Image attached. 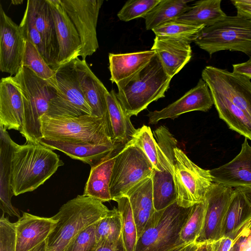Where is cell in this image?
I'll use <instances>...</instances> for the list:
<instances>
[{
	"label": "cell",
	"mask_w": 251,
	"mask_h": 251,
	"mask_svg": "<svg viewBox=\"0 0 251 251\" xmlns=\"http://www.w3.org/2000/svg\"><path fill=\"white\" fill-rule=\"evenodd\" d=\"M19 25L26 40L30 42L36 47L47 63V55L42 37L35 27L30 11L26 6Z\"/></svg>",
	"instance_id": "cell-41"
},
{
	"label": "cell",
	"mask_w": 251,
	"mask_h": 251,
	"mask_svg": "<svg viewBox=\"0 0 251 251\" xmlns=\"http://www.w3.org/2000/svg\"><path fill=\"white\" fill-rule=\"evenodd\" d=\"M23 1L22 0H13L11 1V3L13 4L17 5L22 3Z\"/></svg>",
	"instance_id": "cell-52"
},
{
	"label": "cell",
	"mask_w": 251,
	"mask_h": 251,
	"mask_svg": "<svg viewBox=\"0 0 251 251\" xmlns=\"http://www.w3.org/2000/svg\"><path fill=\"white\" fill-rule=\"evenodd\" d=\"M28 251H47V240Z\"/></svg>",
	"instance_id": "cell-49"
},
{
	"label": "cell",
	"mask_w": 251,
	"mask_h": 251,
	"mask_svg": "<svg viewBox=\"0 0 251 251\" xmlns=\"http://www.w3.org/2000/svg\"><path fill=\"white\" fill-rule=\"evenodd\" d=\"M221 0L197 1L175 21L205 26L214 25L227 15L221 9Z\"/></svg>",
	"instance_id": "cell-31"
},
{
	"label": "cell",
	"mask_w": 251,
	"mask_h": 251,
	"mask_svg": "<svg viewBox=\"0 0 251 251\" xmlns=\"http://www.w3.org/2000/svg\"><path fill=\"white\" fill-rule=\"evenodd\" d=\"M26 39L19 25L5 13L0 4V70L16 75L23 65Z\"/></svg>",
	"instance_id": "cell-14"
},
{
	"label": "cell",
	"mask_w": 251,
	"mask_h": 251,
	"mask_svg": "<svg viewBox=\"0 0 251 251\" xmlns=\"http://www.w3.org/2000/svg\"><path fill=\"white\" fill-rule=\"evenodd\" d=\"M106 102V121L110 136L114 143L125 145L130 140L137 129L132 124L131 117L125 111L114 90L107 93Z\"/></svg>",
	"instance_id": "cell-25"
},
{
	"label": "cell",
	"mask_w": 251,
	"mask_h": 251,
	"mask_svg": "<svg viewBox=\"0 0 251 251\" xmlns=\"http://www.w3.org/2000/svg\"><path fill=\"white\" fill-rule=\"evenodd\" d=\"M153 170L142 150L129 141L115 154L109 186L112 200L125 196L133 187L151 176Z\"/></svg>",
	"instance_id": "cell-8"
},
{
	"label": "cell",
	"mask_w": 251,
	"mask_h": 251,
	"mask_svg": "<svg viewBox=\"0 0 251 251\" xmlns=\"http://www.w3.org/2000/svg\"><path fill=\"white\" fill-rule=\"evenodd\" d=\"M26 6L42 37L47 55V64L55 70L58 46L55 24L48 0H28Z\"/></svg>",
	"instance_id": "cell-19"
},
{
	"label": "cell",
	"mask_w": 251,
	"mask_h": 251,
	"mask_svg": "<svg viewBox=\"0 0 251 251\" xmlns=\"http://www.w3.org/2000/svg\"><path fill=\"white\" fill-rule=\"evenodd\" d=\"M64 165L52 150L39 142L16 144L11 162V188L15 196L36 189Z\"/></svg>",
	"instance_id": "cell-1"
},
{
	"label": "cell",
	"mask_w": 251,
	"mask_h": 251,
	"mask_svg": "<svg viewBox=\"0 0 251 251\" xmlns=\"http://www.w3.org/2000/svg\"><path fill=\"white\" fill-rule=\"evenodd\" d=\"M96 251H126L124 243L122 234L120 239L116 242L98 243Z\"/></svg>",
	"instance_id": "cell-45"
},
{
	"label": "cell",
	"mask_w": 251,
	"mask_h": 251,
	"mask_svg": "<svg viewBox=\"0 0 251 251\" xmlns=\"http://www.w3.org/2000/svg\"><path fill=\"white\" fill-rule=\"evenodd\" d=\"M237 232L230 235L222 237L212 243V251H229L236 236Z\"/></svg>",
	"instance_id": "cell-44"
},
{
	"label": "cell",
	"mask_w": 251,
	"mask_h": 251,
	"mask_svg": "<svg viewBox=\"0 0 251 251\" xmlns=\"http://www.w3.org/2000/svg\"><path fill=\"white\" fill-rule=\"evenodd\" d=\"M16 144L7 130L0 126V208L3 214L20 218L18 209L11 202L14 195L11 186V162Z\"/></svg>",
	"instance_id": "cell-22"
},
{
	"label": "cell",
	"mask_w": 251,
	"mask_h": 251,
	"mask_svg": "<svg viewBox=\"0 0 251 251\" xmlns=\"http://www.w3.org/2000/svg\"><path fill=\"white\" fill-rule=\"evenodd\" d=\"M213 182L232 188H251V146L245 138L240 152L230 161L210 170Z\"/></svg>",
	"instance_id": "cell-17"
},
{
	"label": "cell",
	"mask_w": 251,
	"mask_h": 251,
	"mask_svg": "<svg viewBox=\"0 0 251 251\" xmlns=\"http://www.w3.org/2000/svg\"><path fill=\"white\" fill-rule=\"evenodd\" d=\"M210 90L219 118L229 129L251 141V117L219 93Z\"/></svg>",
	"instance_id": "cell-30"
},
{
	"label": "cell",
	"mask_w": 251,
	"mask_h": 251,
	"mask_svg": "<svg viewBox=\"0 0 251 251\" xmlns=\"http://www.w3.org/2000/svg\"><path fill=\"white\" fill-rule=\"evenodd\" d=\"M161 0H130L127 1L117 14L120 20L128 22L144 18Z\"/></svg>",
	"instance_id": "cell-39"
},
{
	"label": "cell",
	"mask_w": 251,
	"mask_h": 251,
	"mask_svg": "<svg viewBox=\"0 0 251 251\" xmlns=\"http://www.w3.org/2000/svg\"><path fill=\"white\" fill-rule=\"evenodd\" d=\"M173 178L177 203L189 208L202 202L213 183L209 170L201 168L192 162L178 147L174 149Z\"/></svg>",
	"instance_id": "cell-9"
},
{
	"label": "cell",
	"mask_w": 251,
	"mask_h": 251,
	"mask_svg": "<svg viewBox=\"0 0 251 251\" xmlns=\"http://www.w3.org/2000/svg\"><path fill=\"white\" fill-rule=\"evenodd\" d=\"M231 2L236 9L237 16L251 21V5L242 3L240 0H231Z\"/></svg>",
	"instance_id": "cell-46"
},
{
	"label": "cell",
	"mask_w": 251,
	"mask_h": 251,
	"mask_svg": "<svg viewBox=\"0 0 251 251\" xmlns=\"http://www.w3.org/2000/svg\"><path fill=\"white\" fill-rule=\"evenodd\" d=\"M129 200L137 228V238L155 212L151 176L131 188L125 195Z\"/></svg>",
	"instance_id": "cell-29"
},
{
	"label": "cell",
	"mask_w": 251,
	"mask_h": 251,
	"mask_svg": "<svg viewBox=\"0 0 251 251\" xmlns=\"http://www.w3.org/2000/svg\"><path fill=\"white\" fill-rule=\"evenodd\" d=\"M233 72L243 75L251 79V62H245L232 65Z\"/></svg>",
	"instance_id": "cell-47"
},
{
	"label": "cell",
	"mask_w": 251,
	"mask_h": 251,
	"mask_svg": "<svg viewBox=\"0 0 251 251\" xmlns=\"http://www.w3.org/2000/svg\"><path fill=\"white\" fill-rule=\"evenodd\" d=\"M39 142L51 150L61 151L71 158L87 163L91 167L116 150L120 144L114 145L71 143L42 138Z\"/></svg>",
	"instance_id": "cell-24"
},
{
	"label": "cell",
	"mask_w": 251,
	"mask_h": 251,
	"mask_svg": "<svg viewBox=\"0 0 251 251\" xmlns=\"http://www.w3.org/2000/svg\"><path fill=\"white\" fill-rule=\"evenodd\" d=\"M194 43L211 56L225 50L241 51L251 57V21L239 16H226L204 27Z\"/></svg>",
	"instance_id": "cell-7"
},
{
	"label": "cell",
	"mask_w": 251,
	"mask_h": 251,
	"mask_svg": "<svg viewBox=\"0 0 251 251\" xmlns=\"http://www.w3.org/2000/svg\"><path fill=\"white\" fill-rule=\"evenodd\" d=\"M75 66L80 88L92 109V115L106 119V95L109 91L92 72L85 60L77 58L75 60Z\"/></svg>",
	"instance_id": "cell-21"
},
{
	"label": "cell",
	"mask_w": 251,
	"mask_h": 251,
	"mask_svg": "<svg viewBox=\"0 0 251 251\" xmlns=\"http://www.w3.org/2000/svg\"><path fill=\"white\" fill-rule=\"evenodd\" d=\"M79 35L81 50L79 56L85 60L99 48L96 27L103 0H60Z\"/></svg>",
	"instance_id": "cell-11"
},
{
	"label": "cell",
	"mask_w": 251,
	"mask_h": 251,
	"mask_svg": "<svg viewBox=\"0 0 251 251\" xmlns=\"http://www.w3.org/2000/svg\"><path fill=\"white\" fill-rule=\"evenodd\" d=\"M248 61H249L251 62V57H250V59H249V60H248Z\"/></svg>",
	"instance_id": "cell-54"
},
{
	"label": "cell",
	"mask_w": 251,
	"mask_h": 251,
	"mask_svg": "<svg viewBox=\"0 0 251 251\" xmlns=\"http://www.w3.org/2000/svg\"><path fill=\"white\" fill-rule=\"evenodd\" d=\"M191 208L181 207L176 201L155 211L137 238L134 251H168L186 244L181 241L179 235Z\"/></svg>",
	"instance_id": "cell-6"
},
{
	"label": "cell",
	"mask_w": 251,
	"mask_h": 251,
	"mask_svg": "<svg viewBox=\"0 0 251 251\" xmlns=\"http://www.w3.org/2000/svg\"><path fill=\"white\" fill-rule=\"evenodd\" d=\"M144 152L156 171H161L157 144L150 126L143 125L136 129L129 141Z\"/></svg>",
	"instance_id": "cell-37"
},
{
	"label": "cell",
	"mask_w": 251,
	"mask_h": 251,
	"mask_svg": "<svg viewBox=\"0 0 251 251\" xmlns=\"http://www.w3.org/2000/svg\"><path fill=\"white\" fill-rule=\"evenodd\" d=\"M214 105L210 90L206 83L200 78L195 87L182 97L160 110L149 112L150 124H156L161 120L175 119L180 115L194 111L206 112Z\"/></svg>",
	"instance_id": "cell-16"
},
{
	"label": "cell",
	"mask_w": 251,
	"mask_h": 251,
	"mask_svg": "<svg viewBox=\"0 0 251 251\" xmlns=\"http://www.w3.org/2000/svg\"><path fill=\"white\" fill-rule=\"evenodd\" d=\"M95 233L98 243L117 242L122 235V223L117 208H114L96 223Z\"/></svg>",
	"instance_id": "cell-36"
},
{
	"label": "cell",
	"mask_w": 251,
	"mask_h": 251,
	"mask_svg": "<svg viewBox=\"0 0 251 251\" xmlns=\"http://www.w3.org/2000/svg\"><path fill=\"white\" fill-rule=\"evenodd\" d=\"M15 223L16 251H28L47 239L57 221L23 212Z\"/></svg>",
	"instance_id": "cell-18"
},
{
	"label": "cell",
	"mask_w": 251,
	"mask_h": 251,
	"mask_svg": "<svg viewBox=\"0 0 251 251\" xmlns=\"http://www.w3.org/2000/svg\"><path fill=\"white\" fill-rule=\"evenodd\" d=\"M201 78L209 89L221 94L251 117V79L211 66L204 68Z\"/></svg>",
	"instance_id": "cell-12"
},
{
	"label": "cell",
	"mask_w": 251,
	"mask_h": 251,
	"mask_svg": "<svg viewBox=\"0 0 251 251\" xmlns=\"http://www.w3.org/2000/svg\"><path fill=\"white\" fill-rule=\"evenodd\" d=\"M251 219V188L233 189L222 226L221 238L230 235Z\"/></svg>",
	"instance_id": "cell-26"
},
{
	"label": "cell",
	"mask_w": 251,
	"mask_h": 251,
	"mask_svg": "<svg viewBox=\"0 0 251 251\" xmlns=\"http://www.w3.org/2000/svg\"><path fill=\"white\" fill-rule=\"evenodd\" d=\"M22 66L32 71L37 76L58 90L56 70L48 65L36 47L26 40Z\"/></svg>",
	"instance_id": "cell-34"
},
{
	"label": "cell",
	"mask_w": 251,
	"mask_h": 251,
	"mask_svg": "<svg viewBox=\"0 0 251 251\" xmlns=\"http://www.w3.org/2000/svg\"><path fill=\"white\" fill-rule=\"evenodd\" d=\"M187 0H161L144 18L147 30L176 20L189 8Z\"/></svg>",
	"instance_id": "cell-32"
},
{
	"label": "cell",
	"mask_w": 251,
	"mask_h": 251,
	"mask_svg": "<svg viewBox=\"0 0 251 251\" xmlns=\"http://www.w3.org/2000/svg\"><path fill=\"white\" fill-rule=\"evenodd\" d=\"M240 1L242 3L251 5V0H240Z\"/></svg>",
	"instance_id": "cell-53"
},
{
	"label": "cell",
	"mask_w": 251,
	"mask_h": 251,
	"mask_svg": "<svg viewBox=\"0 0 251 251\" xmlns=\"http://www.w3.org/2000/svg\"><path fill=\"white\" fill-rule=\"evenodd\" d=\"M206 202L204 201L192 206L190 215L180 232V239L184 243L195 242L203 223Z\"/></svg>",
	"instance_id": "cell-38"
},
{
	"label": "cell",
	"mask_w": 251,
	"mask_h": 251,
	"mask_svg": "<svg viewBox=\"0 0 251 251\" xmlns=\"http://www.w3.org/2000/svg\"><path fill=\"white\" fill-rule=\"evenodd\" d=\"M197 251H212L211 244L204 243L199 244Z\"/></svg>",
	"instance_id": "cell-48"
},
{
	"label": "cell",
	"mask_w": 251,
	"mask_h": 251,
	"mask_svg": "<svg viewBox=\"0 0 251 251\" xmlns=\"http://www.w3.org/2000/svg\"><path fill=\"white\" fill-rule=\"evenodd\" d=\"M43 138L71 143L114 145L105 118L85 115L79 117L41 118Z\"/></svg>",
	"instance_id": "cell-5"
},
{
	"label": "cell",
	"mask_w": 251,
	"mask_h": 251,
	"mask_svg": "<svg viewBox=\"0 0 251 251\" xmlns=\"http://www.w3.org/2000/svg\"><path fill=\"white\" fill-rule=\"evenodd\" d=\"M24 104L21 92L12 76L0 81V126L5 130L21 131Z\"/></svg>",
	"instance_id": "cell-20"
},
{
	"label": "cell",
	"mask_w": 251,
	"mask_h": 251,
	"mask_svg": "<svg viewBox=\"0 0 251 251\" xmlns=\"http://www.w3.org/2000/svg\"><path fill=\"white\" fill-rule=\"evenodd\" d=\"M16 223H11L3 214L0 219V251H16Z\"/></svg>",
	"instance_id": "cell-42"
},
{
	"label": "cell",
	"mask_w": 251,
	"mask_h": 251,
	"mask_svg": "<svg viewBox=\"0 0 251 251\" xmlns=\"http://www.w3.org/2000/svg\"><path fill=\"white\" fill-rule=\"evenodd\" d=\"M199 245L193 242L187 245L182 251H197Z\"/></svg>",
	"instance_id": "cell-50"
},
{
	"label": "cell",
	"mask_w": 251,
	"mask_h": 251,
	"mask_svg": "<svg viewBox=\"0 0 251 251\" xmlns=\"http://www.w3.org/2000/svg\"><path fill=\"white\" fill-rule=\"evenodd\" d=\"M155 55V51L151 50L127 53H109L110 81L117 84L132 76L144 68Z\"/></svg>",
	"instance_id": "cell-28"
},
{
	"label": "cell",
	"mask_w": 251,
	"mask_h": 251,
	"mask_svg": "<svg viewBox=\"0 0 251 251\" xmlns=\"http://www.w3.org/2000/svg\"><path fill=\"white\" fill-rule=\"evenodd\" d=\"M151 50H154L166 74L172 77L190 61V44L155 36Z\"/></svg>",
	"instance_id": "cell-23"
},
{
	"label": "cell",
	"mask_w": 251,
	"mask_h": 251,
	"mask_svg": "<svg viewBox=\"0 0 251 251\" xmlns=\"http://www.w3.org/2000/svg\"><path fill=\"white\" fill-rule=\"evenodd\" d=\"M229 251H251V219L237 230Z\"/></svg>",
	"instance_id": "cell-43"
},
{
	"label": "cell",
	"mask_w": 251,
	"mask_h": 251,
	"mask_svg": "<svg viewBox=\"0 0 251 251\" xmlns=\"http://www.w3.org/2000/svg\"><path fill=\"white\" fill-rule=\"evenodd\" d=\"M12 77L23 100V122L20 132L25 138L26 143L38 142L43 138L41 118L47 113L57 90L23 66Z\"/></svg>",
	"instance_id": "cell-4"
},
{
	"label": "cell",
	"mask_w": 251,
	"mask_h": 251,
	"mask_svg": "<svg viewBox=\"0 0 251 251\" xmlns=\"http://www.w3.org/2000/svg\"><path fill=\"white\" fill-rule=\"evenodd\" d=\"M120 214L122 234L126 251H134L137 240L136 226L128 198L123 196L114 200Z\"/></svg>",
	"instance_id": "cell-35"
},
{
	"label": "cell",
	"mask_w": 251,
	"mask_h": 251,
	"mask_svg": "<svg viewBox=\"0 0 251 251\" xmlns=\"http://www.w3.org/2000/svg\"><path fill=\"white\" fill-rule=\"evenodd\" d=\"M204 27L174 20L164 23L152 31L155 36L190 44L194 42Z\"/></svg>",
	"instance_id": "cell-33"
},
{
	"label": "cell",
	"mask_w": 251,
	"mask_h": 251,
	"mask_svg": "<svg viewBox=\"0 0 251 251\" xmlns=\"http://www.w3.org/2000/svg\"><path fill=\"white\" fill-rule=\"evenodd\" d=\"M55 70L58 90L45 115L50 117L93 115L80 87L75 60Z\"/></svg>",
	"instance_id": "cell-10"
},
{
	"label": "cell",
	"mask_w": 251,
	"mask_h": 251,
	"mask_svg": "<svg viewBox=\"0 0 251 251\" xmlns=\"http://www.w3.org/2000/svg\"><path fill=\"white\" fill-rule=\"evenodd\" d=\"M55 24L58 46L56 69L78 58L81 50L77 31L60 0H48Z\"/></svg>",
	"instance_id": "cell-15"
},
{
	"label": "cell",
	"mask_w": 251,
	"mask_h": 251,
	"mask_svg": "<svg viewBox=\"0 0 251 251\" xmlns=\"http://www.w3.org/2000/svg\"><path fill=\"white\" fill-rule=\"evenodd\" d=\"M109 211L103 202L83 195L68 201L52 217L57 223L47 239V251H64L80 232Z\"/></svg>",
	"instance_id": "cell-3"
},
{
	"label": "cell",
	"mask_w": 251,
	"mask_h": 251,
	"mask_svg": "<svg viewBox=\"0 0 251 251\" xmlns=\"http://www.w3.org/2000/svg\"><path fill=\"white\" fill-rule=\"evenodd\" d=\"M96 223L80 232L69 243L64 251H96L98 247L95 233Z\"/></svg>",
	"instance_id": "cell-40"
},
{
	"label": "cell",
	"mask_w": 251,
	"mask_h": 251,
	"mask_svg": "<svg viewBox=\"0 0 251 251\" xmlns=\"http://www.w3.org/2000/svg\"><path fill=\"white\" fill-rule=\"evenodd\" d=\"M171 79L156 54L139 72L117 84L116 96L129 116H137L151 103L165 97Z\"/></svg>",
	"instance_id": "cell-2"
},
{
	"label": "cell",
	"mask_w": 251,
	"mask_h": 251,
	"mask_svg": "<svg viewBox=\"0 0 251 251\" xmlns=\"http://www.w3.org/2000/svg\"><path fill=\"white\" fill-rule=\"evenodd\" d=\"M188 244H183L180 245L174 248L173 249H172L168 251H182V250L185 248V247Z\"/></svg>",
	"instance_id": "cell-51"
},
{
	"label": "cell",
	"mask_w": 251,
	"mask_h": 251,
	"mask_svg": "<svg viewBox=\"0 0 251 251\" xmlns=\"http://www.w3.org/2000/svg\"><path fill=\"white\" fill-rule=\"evenodd\" d=\"M116 150L91 167L84 187V196L91 197L102 202L112 200L109 186L115 160Z\"/></svg>",
	"instance_id": "cell-27"
},
{
	"label": "cell",
	"mask_w": 251,
	"mask_h": 251,
	"mask_svg": "<svg viewBox=\"0 0 251 251\" xmlns=\"http://www.w3.org/2000/svg\"><path fill=\"white\" fill-rule=\"evenodd\" d=\"M233 188L213 182L205 196L206 202L201 231L195 243H212L221 238L223 222L232 196Z\"/></svg>",
	"instance_id": "cell-13"
}]
</instances>
